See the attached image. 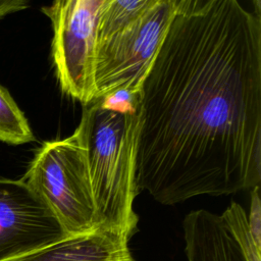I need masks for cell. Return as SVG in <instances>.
Instances as JSON below:
<instances>
[{
  "label": "cell",
  "mask_w": 261,
  "mask_h": 261,
  "mask_svg": "<svg viewBox=\"0 0 261 261\" xmlns=\"http://www.w3.org/2000/svg\"><path fill=\"white\" fill-rule=\"evenodd\" d=\"M136 187L163 205L261 180V18L175 15L140 93Z\"/></svg>",
  "instance_id": "cell-1"
},
{
  "label": "cell",
  "mask_w": 261,
  "mask_h": 261,
  "mask_svg": "<svg viewBox=\"0 0 261 261\" xmlns=\"http://www.w3.org/2000/svg\"><path fill=\"white\" fill-rule=\"evenodd\" d=\"M86 106L79 123L86 148V161L99 230L125 239L137 231L134 211L139 108L120 111L98 100Z\"/></svg>",
  "instance_id": "cell-2"
},
{
  "label": "cell",
  "mask_w": 261,
  "mask_h": 261,
  "mask_svg": "<svg viewBox=\"0 0 261 261\" xmlns=\"http://www.w3.org/2000/svg\"><path fill=\"white\" fill-rule=\"evenodd\" d=\"M22 179L41 198L68 237L98 229L83 133L45 142Z\"/></svg>",
  "instance_id": "cell-3"
},
{
  "label": "cell",
  "mask_w": 261,
  "mask_h": 261,
  "mask_svg": "<svg viewBox=\"0 0 261 261\" xmlns=\"http://www.w3.org/2000/svg\"><path fill=\"white\" fill-rule=\"evenodd\" d=\"M175 15L170 0H162L98 45L95 100L119 90L141 93Z\"/></svg>",
  "instance_id": "cell-4"
},
{
  "label": "cell",
  "mask_w": 261,
  "mask_h": 261,
  "mask_svg": "<svg viewBox=\"0 0 261 261\" xmlns=\"http://www.w3.org/2000/svg\"><path fill=\"white\" fill-rule=\"evenodd\" d=\"M102 0H53L42 7L52 23V59L61 91L85 105L96 96L97 29Z\"/></svg>",
  "instance_id": "cell-5"
},
{
  "label": "cell",
  "mask_w": 261,
  "mask_h": 261,
  "mask_svg": "<svg viewBox=\"0 0 261 261\" xmlns=\"http://www.w3.org/2000/svg\"><path fill=\"white\" fill-rule=\"evenodd\" d=\"M68 236L21 179L0 177V261L51 246Z\"/></svg>",
  "instance_id": "cell-6"
},
{
  "label": "cell",
  "mask_w": 261,
  "mask_h": 261,
  "mask_svg": "<svg viewBox=\"0 0 261 261\" xmlns=\"http://www.w3.org/2000/svg\"><path fill=\"white\" fill-rule=\"evenodd\" d=\"M187 261H247L220 216L190 212L182 222Z\"/></svg>",
  "instance_id": "cell-7"
},
{
  "label": "cell",
  "mask_w": 261,
  "mask_h": 261,
  "mask_svg": "<svg viewBox=\"0 0 261 261\" xmlns=\"http://www.w3.org/2000/svg\"><path fill=\"white\" fill-rule=\"evenodd\" d=\"M123 238L95 230L67 237L51 246L7 261H135Z\"/></svg>",
  "instance_id": "cell-8"
},
{
  "label": "cell",
  "mask_w": 261,
  "mask_h": 261,
  "mask_svg": "<svg viewBox=\"0 0 261 261\" xmlns=\"http://www.w3.org/2000/svg\"><path fill=\"white\" fill-rule=\"evenodd\" d=\"M162 0H102L97 29V47Z\"/></svg>",
  "instance_id": "cell-9"
},
{
  "label": "cell",
  "mask_w": 261,
  "mask_h": 261,
  "mask_svg": "<svg viewBox=\"0 0 261 261\" xmlns=\"http://www.w3.org/2000/svg\"><path fill=\"white\" fill-rule=\"evenodd\" d=\"M35 140L30 123L6 88L0 85V142L22 145Z\"/></svg>",
  "instance_id": "cell-10"
},
{
  "label": "cell",
  "mask_w": 261,
  "mask_h": 261,
  "mask_svg": "<svg viewBox=\"0 0 261 261\" xmlns=\"http://www.w3.org/2000/svg\"><path fill=\"white\" fill-rule=\"evenodd\" d=\"M233 240L238 244L247 261H261V247H259L250 229L247 212L236 202L219 215Z\"/></svg>",
  "instance_id": "cell-11"
},
{
  "label": "cell",
  "mask_w": 261,
  "mask_h": 261,
  "mask_svg": "<svg viewBox=\"0 0 261 261\" xmlns=\"http://www.w3.org/2000/svg\"><path fill=\"white\" fill-rule=\"evenodd\" d=\"M250 229L253 233L256 244L261 247V201L260 186L254 187L251 191L250 208L247 213Z\"/></svg>",
  "instance_id": "cell-12"
},
{
  "label": "cell",
  "mask_w": 261,
  "mask_h": 261,
  "mask_svg": "<svg viewBox=\"0 0 261 261\" xmlns=\"http://www.w3.org/2000/svg\"><path fill=\"white\" fill-rule=\"evenodd\" d=\"M217 0H170L176 15L194 16L206 13Z\"/></svg>",
  "instance_id": "cell-13"
},
{
  "label": "cell",
  "mask_w": 261,
  "mask_h": 261,
  "mask_svg": "<svg viewBox=\"0 0 261 261\" xmlns=\"http://www.w3.org/2000/svg\"><path fill=\"white\" fill-rule=\"evenodd\" d=\"M29 6V0H0V18L7 14L25 9Z\"/></svg>",
  "instance_id": "cell-14"
},
{
  "label": "cell",
  "mask_w": 261,
  "mask_h": 261,
  "mask_svg": "<svg viewBox=\"0 0 261 261\" xmlns=\"http://www.w3.org/2000/svg\"><path fill=\"white\" fill-rule=\"evenodd\" d=\"M254 6H255V12L258 17H260V12H261V0H253Z\"/></svg>",
  "instance_id": "cell-15"
}]
</instances>
